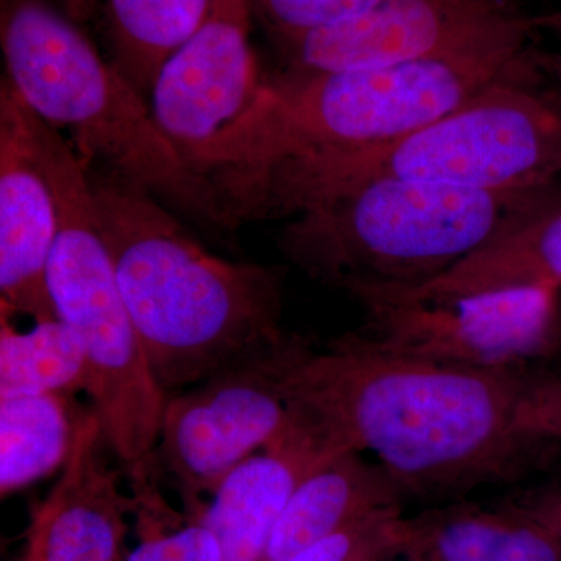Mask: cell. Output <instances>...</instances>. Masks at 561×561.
Masks as SVG:
<instances>
[{"label": "cell", "mask_w": 561, "mask_h": 561, "mask_svg": "<svg viewBox=\"0 0 561 561\" xmlns=\"http://www.w3.org/2000/svg\"><path fill=\"white\" fill-rule=\"evenodd\" d=\"M540 22L542 25H551L553 31L559 33V36H560L559 77H560V83H561V13L553 14V16H549V18H542V20H540Z\"/></svg>", "instance_id": "27"}, {"label": "cell", "mask_w": 561, "mask_h": 561, "mask_svg": "<svg viewBox=\"0 0 561 561\" xmlns=\"http://www.w3.org/2000/svg\"><path fill=\"white\" fill-rule=\"evenodd\" d=\"M516 430L548 449L561 446V373L530 375L519 402Z\"/></svg>", "instance_id": "22"}, {"label": "cell", "mask_w": 561, "mask_h": 561, "mask_svg": "<svg viewBox=\"0 0 561 561\" xmlns=\"http://www.w3.org/2000/svg\"><path fill=\"white\" fill-rule=\"evenodd\" d=\"M378 0H249L251 14L278 44L290 43L370 9Z\"/></svg>", "instance_id": "21"}, {"label": "cell", "mask_w": 561, "mask_h": 561, "mask_svg": "<svg viewBox=\"0 0 561 561\" xmlns=\"http://www.w3.org/2000/svg\"><path fill=\"white\" fill-rule=\"evenodd\" d=\"M538 25L468 49L387 68L291 73L268 83L241 157L219 190L227 202L284 162L383 146L421 130L500 81L537 76L529 47Z\"/></svg>", "instance_id": "4"}, {"label": "cell", "mask_w": 561, "mask_h": 561, "mask_svg": "<svg viewBox=\"0 0 561 561\" xmlns=\"http://www.w3.org/2000/svg\"><path fill=\"white\" fill-rule=\"evenodd\" d=\"M535 79L491 84L394 142L275 165L261 176L262 210L289 216L323 195L386 179L476 191L561 190V108L537 91Z\"/></svg>", "instance_id": "6"}, {"label": "cell", "mask_w": 561, "mask_h": 561, "mask_svg": "<svg viewBox=\"0 0 561 561\" xmlns=\"http://www.w3.org/2000/svg\"><path fill=\"white\" fill-rule=\"evenodd\" d=\"M18 561H39L38 553H36L31 542L25 545L24 553H22L21 559Z\"/></svg>", "instance_id": "28"}, {"label": "cell", "mask_w": 561, "mask_h": 561, "mask_svg": "<svg viewBox=\"0 0 561 561\" xmlns=\"http://www.w3.org/2000/svg\"><path fill=\"white\" fill-rule=\"evenodd\" d=\"M306 335L280 337L169 394L151 465L179 491L190 522L239 465L289 426L284 379Z\"/></svg>", "instance_id": "8"}, {"label": "cell", "mask_w": 561, "mask_h": 561, "mask_svg": "<svg viewBox=\"0 0 561 561\" xmlns=\"http://www.w3.org/2000/svg\"><path fill=\"white\" fill-rule=\"evenodd\" d=\"M522 287L561 290V205L526 221L426 286L357 294L446 301Z\"/></svg>", "instance_id": "17"}, {"label": "cell", "mask_w": 561, "mask_h": 561, "mask_svg": "<svg viewBox=\"0 0 561 561\" xmlns=\"http://www.w3.org/2000/svg\"><path fill=\"white\" fill-rule=\"evenodd\" d=\"M251 21L249 0H214L151 90L158 127L192 171L216 186L238 162L268 88L251 47Z\"/></svg>", "instance_id": "9"}, {"label": "cell", "mask_w": 561, "mask_h": 561, "mask_svg": "<svg viewBox=\"0 0 561 561\" xmlns=\"http://www.w3.org/2000/svg\"><path fill=\"white\" fill-rule=\"evenodd\" d=\"M289 421V426L221 482L195 522L219 540L221 561H261L280 512L302 479L334 459Z\"/></svg>", "instance_id": "14"}, {"label": "cell", "mask_w": 561, "mask_h": 561, "mask_svg": "<svg viewBox=\"0 0 561 561\" xmlns=\"http://www.w3.org/2000/svg\"><path fill=\"white\" fill-rule=\"evenodd\" d=\"M401 561H409V560L401 559Z\"/></svg>", "instance_id": "29"}, {"label": "cell", "mask_w": 561, "mask_h": 561, "mask_svg": "<svg viewBox=\"0 0 561 561\" xmlns=\"http://www.w3.org/2000/svg\"><path fill=\"white\" fill-rule=\"evenodd\" d=\"M84 411L66 394L0 398L2 497L65 468Z\"/></svg>", "instance_id": "18"}, {"label": "cell", "mask_w": 561, "mask_h": 561, "mask_svg": "<svg viewBox=\"0 0 561 561\" xmlns=\"http://www.w3.org/2000/svg\"><path fill=\"white\" fill-rule=\"evenodd\" d=\"M214 0H106L114 66L140 92H151L165 61L209 16Z\"/></svg>", "instance_id": "19"}, {"label": "cell", "mask_w": 561, "mask_h": 561, "mask_svg": "<svg viewBox=\"0 0 561 561\" xmlns=\"http://www.w3.org/2000/svg\"><path fill=\"white\" fill-rule=\"evenodd\" d=\"M560 205L561 190L373 180L302 206L280 231L279 250L306 275L348 295L413 290Z\"/></svg>", "instance_id": "3"}, {"label": "cell", "mask_w": 561, "mask_h": 561, "mask_svg": "<svg viewBox=\"0 0 561 561\" xmlns=\"http://www.w3.org/2000/svg\"><path fill=\"white\" fill-rule=\"evenodd\" d=\"M402 515L400 512L382 513V515L371 516L345 527V529L335 531L331 537L324 538L311 548L295 556L289 561H345L351 553L357 551L364 542L370 540L373 535L378 534L397 516Z\"/></svg>", "instance_id": "24"}, {"label": "cell", "mask_w": 561, "mask_h": 561, "mask_svg": "<svg viewBox=\"0 0 561 561\" xmlns=\"http://www.w3.org/2000/svg\"><path fill=\"white\" fill-rule=\"evenodd\" d=\"M90 390L87 354L60 319L20 332L11 313L0 309V398L58 393L76 397Z\"/></svg>", "instance_id": "20"}, {"label": "cell", "mask_w": 561, "mask_h": 561, "mask_svg": "<svg viewBox=\"0 0 561 561\" xmlns=\"http://www.w3.org/2000/svg\"><path fill=\"white\" fill-rule=\"evenodd\" d=\"M400 559L409 561H561V542L511 502L493 507L453 501L402 516Z\"/></svg>", "instance_id": "16"}, {"label": "cell", "mask_w": 561, "mask_h": 561, "mask_svg": "<svg viewBox=\"0 0 561 561\" xmlns=\"http://www.w3.org/2000/svg\"><path fill=\"white\" fill-rule=\"evenodd\" d=\"M529 370H472L383 348L362 331L306 335L284 379L291 423L330 456L370 451L404 497L461 500L519 481L551 449L516 430Z\"/></svg>", "instance_id": "1"}, {"label": "cell", "mask_w": 561, "mask_h": 561, "mask_svg": "<svg viewBox=\"0 0 561 561\" xmlns=\"http://www.w3.org/2000/svg\"><path fill=\"white\" fill-rule=\"evenodd\" d=\"M122 298L165 394L267 345L283 327V272L209 253L149 192L91 176Z\"/></svg>", "instance_id": "2"}, {"label": "cell", "mask_w": 561, "mask_h": 561, "mask_svg": "<svg viewBox=\"0 0 561 561\" xmlns=\"http://www.w3.org/2000/svg\"><path fill=\"white\" fill-rule=\"evenodd\" d=\"M504 501L537 519L561 542V481L530 486Z\"/></svg>", "instance_id": "25"}, {"label": "cell", "mask_w": 561, "mask_h": 561, "mask_svg": "<svg viewBox=\"0 0 561 561\" xmlns=\"http://www.w3.org/2000/svg\"><path fill=\"white\" fill-rule=\"evenodd\" d=\"M125 561H221V551L209 527L190 522L179 530H146Z\"/></svg>", "instance_id": "23"}, {"label": "cell", "mask_w": 561, "mask_h": 561, "mask_svg": "<svg viewBox=\"0 0 561 561\" xmlns=\"http://www.w3.org/2000/svg\"><path fill=\"white\" fill-rule=\"evenodd\" d=\"M345 453L321 465L287 501L261 561H289L335 531L382 513L402 511L405 500L379 463Z\"/></svg>", "instance_id": "15"}, {"label": "cell", "mask_w": 561, "mask_h": 561, "mask_svg": "<svg viewBox=\"0 0 561 561\" xmlns=\"http://www.w3.org/2000/svg\"><path fill=\"white\" fill-rule=\"evenodd\" d=\"M383 348L472 370H529L561 351V290L522 287L446 301L354 295Z\"/></svg>", "instance_id": "10"}, {"label": "cell", "mask_w": 561, "mask_h": 561, "mask_svg": "<svg viewBox=\"0 0 561 561\" xmlns=\"http://www.w3.org/2000/svg\"><path fill=\"white\" fill-rule=\"evenodd\" d=\"M41 162L58 208L47 284L58 319L79 335L92 409L110 451L130 472L151 461L168 394L158 386L103 241L90 172L69 142L41 147Z\"/></svg>", "instance_id": "7"}, {"label": "cell", "mask_w": 561, "mask_h": 561, "mask_svg": "<svg viewBox=\"0 0 561 561\" xmlns=\"http://www.w3.org/2000/svg\"><path fill=\"white\" fill-rule=\"evenodd\" d=\"M94 409L81 415L76 442L60 478L32 513L27 542L39 561H125L133 496L121 489V472Z\"/></svg>", "instance_id": "13"}, {"label": "cell", "mask_w": 561, "mask_h": 561, "mask_svg": "<svg viewBox=\"0 0 561 561\" xmlns=\"http://www.w3.org/2000/svg\"><path fill=\"white\" fill-rule=\"evenodd\" d=\"M58 7L77 24L90 21L101 0H57Z\"/></svg>", "instance_id": "26"}, {"label": "cell", "mask_w": 561, "mask_h": 561, "mask_svg": "<svg viewBox=\"0 0 561 561\" xmlns=\"http://www.w3.org/2000/svg\"><path fill=\"white\" fill-rule=\"evenodd\" d=\"M58 230L57 198L41 162L31 108L7 77L0 87V309L58 319L47 272Z\"/></svg>", "instance_id": "12"}, {"label": "cell", "mask_w": 561, "mask_h": 561, "mask_svg": "<svg viewBox=\"0 0 561 561\" xmlns=\"http://www.w3.org/2000/svg\"><path fill=\"white\" fill-rule=\"evenodd\" d=\"M47 0H2L7 79L41 119L68 130L84 161L214 228L236 225L213 181L192 171L144 95Z\"/></svg>", "instance_id": "5"}, {"label": "cell", "mask_w": 561, "mask_h": 561, "mask_svg": "<svg viewBox=\"0 0 561 561\" xmlns=\"http://www.w3.org/2000/svg\"><path fill=\"white\" fill-rule=\"evenodd\" d=\"M530 21L518 0H378L280 47L295 73L387 68L468 49Z\"/></svg>", "instance_id": "11"}]
</instances>
